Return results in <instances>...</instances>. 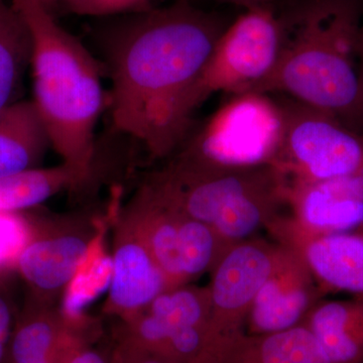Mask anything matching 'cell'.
<instances>
[{"label":"cell","instance_id":"6da1fadb","mask_svg":"<svg viewBox=\"0 0 363 363\" xmlns=\"http://www.w3.org/2000/svg\"><path fill=\"white\" fill-rule=\"evenodd\" d=\"M224 30L218 16L189 0L152 7L114 26L105 40L114 130L154 157L185 142L196 86Z\"/></svg>","mask_w":363,"mask_h":363},{"label":"cell","instance_id":"7a4b0ae2","mask_svg":"<svg viewBox=\"0 0 363 363\" xmlns=\"http://www.w3.org/2000/svg\"><path fill=\"white\" fill-rule=\"evenodd\" d=\"M284 21L281 59L259 92L285 94L363 135V0H308Z\"/></svg>","mask_w":363,"mask_h":363},{"label":"cell","instance_id":"3957f363","mask_svg":"<svg viewBox=\"0 0 363 363\" xmlns=\"http://www.w3.org/2000/svg\"><path fill=\"white\" fill-rule=\"evenodd\" d=\"M30 42L33 104L64 162L91 173L95 128L105 104L101 67L39 0H11Z\"/></svg>","mask_w":363,"mask_h":363},{"label":"cell","instance_id":"277c9868","mask_svg":"<svg viewBox=\"0 0 363 363\" xmlns=\"http://www.w3.org/2000/svg\"><path fill=\"white\" fill-rule=\"evenodd\" d=\"M285 128L283 105L269 93H238L219 107L181 155L219 171L274 167Z\"/></svg>","mask_w":363,"mask_h":363},{"label":"cell","instance_id":"5b68a950","mask_svg":"<svg viewBox=\"0 0 363 363\" xmlns=\"http://www.w3.org/2000/svg\"><path fill=\"white\" fill-rule=\"evenodd\" d=\"M285 42V21L272 6L247 9L221 33L196 86L193 105L217 92L257 91L278 66Z\"/></svg>","mask_w":363,"mask_h":363},{"label":"cell","instance_id":"8992f818","mask_svg":"<svg viewBox=\"0 0 363 363\" xmlns=\"http://www.w3.org/2000/svg\"><path fill=\"white\" fill-rule=\"evenodd\" d=\"M283 145L274 168L294 183L330 180L363 172V135L338 118L288 99Z\"/></svg>","mask_w":363,"mask_h":363},{"label":"cell","instance_id":"52a82bcc","mask_svg":"<svg viewBox=\"0 0 363 363\" xmlns=\"http://www.w3.org/2000/svg\"><path fill=\"white\" fill-rule=\"evenodd\" d=\"M126 219L149 247L169 288L199 274L215 252L213 229L162 204L143 190L124 212Z\"/></svg>","mask_w":363,"mask_h":363},{"label":"cell","instance_id":"ba28073f","mask_svg":"<svg viewBox=\"0 0 363 363\" xmlns=\"http://www.w3.org/2000/svg\"><path fill=\"white\" fill-rule=\"evenodd\" d=\"M279 257L257 245L230 250L215 272L210 291V319L201 357L240 334V320L278 264Z\"/></svg>","mask_w":363,"mask_h":363},{"label":"cell","instance_id":"9c48e42d","mask_svg":"<svg viewBox=\"0 0 363 363\" xmlns=\"http://www.w3.org/2000/svg\"><path fill=\"white\" fill-rule=\"evenodd\" d=\"M96 243V235L90 231L47 233L33 223L32 238L18 257L16 272L32 297L49 303L50 298L71 285Z\"/></svg>","mask_w":363,"mask_h":363},{"label":"cell","instance_id":"30bf717a","mask_svg":"<svg viewBox=\"0 0 363 363\" xmlns=\"http://www.w3.org/2000/svg\"><path fill=\"white\" fill-rule=\"evenodd\" d=\"M169 290L168 279L149 247L126 219H121L111 257L107 311L128 320Z\"/></svg>","mask_w":363,"mask_h":363},{"label":"cell","instance_id":"8fae6325","mask_svg":"<svg viewBox=\"0 0 363 363\" xmlns=\"http://www.w3.org/2000/svg\"><path fill=\"white\" fill-rule=\"evenodd\" d=\"M288 197L306 225L321 234L363 226V172L312 183H294Z\"/></svg>","mask_w":363,"mask_h":363},{"label":"cell","instance_id":"7c38bea8","mask_svg":"<svg viewBox=\"0 0 363 363\" xmlns=\"http://www.w3.org/2000/svg\"><path fill=\"white\" fill-rule=\"evenodd\" d=\"M307 277L291 257H279L276 269L250 306L253 335L277 333L298 326L311 300Z\"/></svg>","mask_w":363,"mask_h":363},{"label":"cell","instance_id":"4fadbf2b","mask_svg":"<svg viewBox=\"0 0 363 363\" xmlns=\"http://www.w3.org/2000/svg\"><path fill=\"white\" fill-rule=\"evenodd\" d=\"M203 363H331L306 326L262 335L240 332Z\"/></svg>","mask_w":363,"mask_h":363},{"label":"cell","instance_id":"5bb4252c","mask_svg":"<svg viewBox=\"0 0 363 363\" xmlns=\"http://www.w3.org/2000/svg\"><path fill=\"white\" fill-rule=\"evenodd\" d=\"M51 147L33 100L14 101L0 111V178L39 168Z\"/></svg>","mask_w":363,"mask_h":363},{"label":"cell","instance_id":"9a60e30c","mask_svg":"<svg viewBox=\"0 0 363 363\" xmlns=\"http://www.w3.org/2000/svg\"><path fill=\"white\" fill-rule=\"evenodd\" d=\"M68 327L49 303L28 295L14 322L6 358L9 357V363H56Z\"/></svg>","mask_w":363,"mask_h":363},{"label":"cell","instance_id":"2e32d148","mask_svg":"<svg viewBox=\"0 0 363 363\" xmlns=\"http://www.w3.org/2000/svg\"><path fill=\"white\" fill-rule=\"evenodd\" d=\"M306 259L325 285L363 298V240L359 235L319 234L306 247Z\"/></svg>","mask_w":363,"mask_h":363},{"label":"cell","instance_id":"e0dca14e","mask_svg":"<svg viewBox=\"0 0 363 363\" xmlns=\"http://www.w3.org/2000/svg\"><path fill=\"white\" fill-rule=\"evenodd\" d=\"M306 327L331 363H363V298L325 303Z\"/></svg>","mask_w":363,"mask_h":363},{"label":"cell","instance_id":"ac0fdd59","mask_svg":"<svg viewBox=\"0 0 363 363\" xmlns=\"http://www.w3.org/2000/svg\"><path fill=\"white\" fill-rule=\"evenodd\" d=\"M90 173L64 162L54 168L26 169L0 178V213H21L62 191L80 187Z\"/></svg>","mask_w":363,"mask_h":363},{"label":"cell","instance_id":"d6986e66","mask_svg":"<svg viewBox=\"0 0 363 363\" xmlns=\"http://www.w3.org/2000/svg\"><path fill=\"white\" fill-rule=\"evenodd\" d=\"M32 42L23 18L11 2L0 0V111L13 104L26 67L30 65Z\"/></svg>","mask_w":363,"mask_h":363},{"label":"cell","instance_id":"ffe728a7","mask_svg":"<svg viewBox=\"0 0 363 363\" xmlns=\"http://www.w3.org/2000/svg\"><path fill=\"white\" fill-rule=\"evenodd\" d=\"M210 309V295L182 289L164 291L143 311L159 318L172 329L180 330L190 327L208 329Z\"/></svg>","mask_w":363,"mask_h":363},{"label":"cell","instance_id":"44dd1931","mask_svg":"<svg viewBox=\"0 0 363 363\" xmlns=\"http://www.w3.org/2000/svg\"><path fill=\"white\" fill-rule=\"evenodd\" d=\"M33 233V222L21 213H0V279L16 271L18 257Z\"/></svg>","mask_w":363,"mask_h":363},{"label":"cell","instance_id":"7402d4cb","mask_svg":"<svg viewBox=\"0 0 363 363\" xmlns=\"http://www.w3.org/2000/svg\"><path fill=\"white\" fill-rule=\"evenodd\" d=\"M64 4L72 13L89 16L135 14L152 9V0H67Z\"/></svg>","mask_w":363,"mask_h":363},{"label":"cell","instance_id":"603a6c76","mask_svg":"<svg viewBox=\"0 0 363 363\" xmlns=\"http://www.w3.org/2000/svg\"><path fill=\"white\" fill-rule=\"evenodd\" d=\"M56 363H111L93 347L84 329L72 328L65 332Z\"/></svg>","mask_w":363,"mask_h":363},{"label":"cell","instance_id":"cb8c5ba5","mask_svg":"<svg viewBox=\"0 0 363 363\" xmlns=\"http://www.w3.org/2000/svg\"><path fill=\"white\" fill-rule=\"evenodd\" d=\"M111 363H175L168 358L157 354L128 341L121 340L113 351Z\"/></svg>","mask_w":363,"mask_h":363},{"label":"cell","instance_id":"d4e9b609","mask_svg":"<svg viewBox=\"0 0 363 363\" xmlns=\"http://www.w3.org/2000/svg\"><path fill=\"white\" fill-rule=\"evenodd\" d=\"M13 310L6 291L0 285V363L6 360L13 329Z\"/></svg>","mask_w":363,"mask_h":363},{"label":"cell","instance_id":"484cf974","mask_svg":"<svg viewBox=\"0 0 363 363\" xmlns=\"http://www.w3.org/2000/svg\"><path fill=\"white\" fill-rule=\"evenodd\" d=\"M219 1L250 9H255V7L272 6L274 2L279 1V0H219Z\"/></svg>","mask_w":363,"mask_h":363},{"label":"cell","instance_id":"4316f807","mask_svg":"<svg viewBox=\"0 0 363 363\" xmlns=\"http://www.w3.org/2000/svg\"><path fill=\"white\" fill-rule=\"evenodd\" d=\"M39 1L45 7V9H48V11L52 13V11H54L55 7L58 4L60 0H39Z\"/></svg>","mask_w":363,"mask_h":363},{"label":"cell","instance_id":"83f0119b","mask_svg":"<svg viewBox=\"0 0 363 363\" xmlns=\"http://www.w3.org/2000/svg\"><path fill=\"white\" fill-rule=\"evenodd\" d=\"M360 228H362V233H360V234H357V235H359V236H360V238H362V240H363V226H362V227H360Z\"/></svg>","mask_w":363,"mask_h":363},{"label":"cell","instance_id":"f1b7e54d","mask_svg":"<svg viewBox=\"0 0 363 363\" xmlns=\"http://www.w3.org/2000/svg\"><path fill=\"white\" fill-rule=\"evenodd\" d=\"M62 1L65 2V1H67V0H62Z\"/></svg>","mask_w":363,"mask_h":363}]
</instances>
